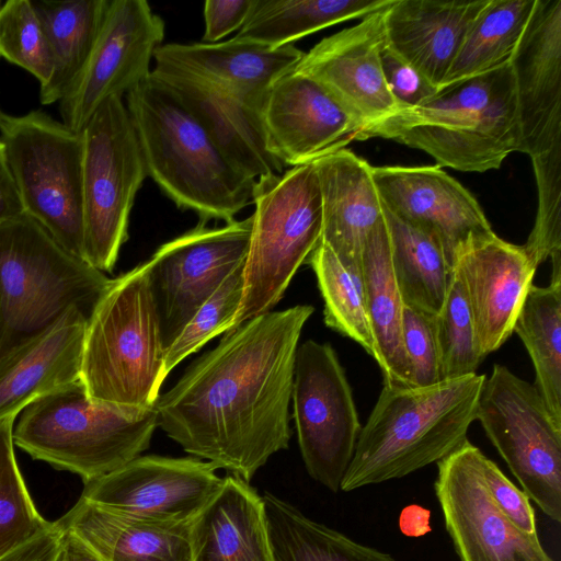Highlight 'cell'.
Segmentation results:
<instances>
[{"instance_id": "40", "label": "cell", "mask_w": 561, "mask_h": 561, "mask_svg": "<svg viewBox=\"0 0 561 561\" xmlns=\"http://www.w3.org/2000/svg\"><path fill=\"white\" fill-rule=\"evenodd\" d=\"M244 262L226 277L165 351V376L209 340L229 330L242 299Z\"/></svg>"}, {"instance_id": "32", "label": "cell", "mask_w": 561, "mask_h": 561, "mask_svg": "<svg viewBox=\"0 0 561 561\" xmlns=\"http://www.w3.org/2000/svg\"><path fill=\"white\" fill-rule=\"evenodd\" d=\"M392 0H254L236 37L271 47L293 42L333 24L363 18Z\"/></svg>"}, {"instance_id": "34", "label": "cell", "mask_w": 561, "mask_h": 561, "mask_svg": "<svg viewBox=\"0 0 561 561\" xmlns=\"http://www.w3.org/2000/svg\"><path fill=\"white\" fill-rule=\"evenodd\" d=\"M513 332L525 345L535 368L534 386L552 417L561 423V279L531 285Z\"/></svg>"}, {"instance_id": "42", "label": "cell", "mask_w": 561, "mask_h": 561, "mask_svg": "<svg viewBox=\"0 0 561 561\" xmlns=\"http://www.w3.org/2000/svg\"><path fill=\"white\" fill-rule=\"evenodd\" d=\"M402 342L411 387H426L440 381L434 316L404 306Z\"/></svg>"}, {"instance_id": "14", "label": "cell", "mask_w": 561, "mask_h": 561, "mask_svg": "<svg viewBox=\"0 0 561 561\" xmlns=\"http://www.w3.org/2000/svg\"><path fill=\"white\" fill-rule=\"evenodd\" d=\"M163 38L164 21L146 0H108L91 54L59 101L61 122L80 133L106 100L140 84Z\"/></svg>"}, {"instance_id": "17", "label": "cell", "mask_w": 561, "mask_h": 561, "mask_svg": "<svg viewBox=\"0 0 561 561\" xmlns=\"http://www.w3.org/2000/svg\"><path fill=\"white\" fill-rule=\"evenodd\" d=\"M382 206L433 236L453 270L459 253L494 234L477 199L439 167H371Z\"/></svg>"}, {"instance_id": "46", "label": "cell", "mask_w": 561, "mask_h": 561, "mask_svg": "<svg viewBox=\"0 0 561 561\" xmlns=\"http://www.w3.org/2000/svg\"><path fill=\"white\" fill-rule=\"evenodd\" d=\"M61 539L62 530L54 522L48 530L8 553L0 561H58Z\"/></svg>"}, {"instance_id": "25", "label": "cell", "mask_w": 561, "mask_h": 561, "mask_svg": "<svg viewBox=\"0 0 561 561\" xmlns=\"http://www.w3.org/2000/svg\"><path fill=\"white\" fill-rule=\"evenodd\" d=\"M313 164L322 205L320 242L346 266L362 268L364 245L385 219L371 165L347 149Z\"/></svg>"}, {"instance_id": "41", "label": "cell", "mask_w": 561, "mask_h": 561, "mask_svg": "<svg viewBox=\"0 0 561 561\" xmlns=\"http://www.w3.org/2000/svg\"><path fill=\"white\" fill-rule=\"evenodd\" d=\"M538 193L533 230L523 247L538 266L561 255V144L531 159Z\"/></svg>"}, {"instance_id": "18", "label": "cell", "mask_w": 561, "mask_h": 561, "mask_svg": "<svg viewBox=\"0 0 561 561\" xmlns=\"http://www.w3.org/2000/svg\"><path fill=\"white\" fill-rule=\"evenodd\" d=\"M260 115L267 150L283 165L312 163L363 130L325 88L295 68L271 85Z\"/></svg>"}, {"instance_id": "1", "label": "cell", "mask_w": 561, "mask_h": 561, "mask_svg": "<svg viewBox=\"0 0 561 561\" xmlns=\"http://www.w3.org/2000/svg\"><path fill=\"white\" fill-rule=\"evenodd\" d=\"M313 311L296 305L225 333L159 394L157 427L190 455L249 482L288 448L296 352Z\"/></svg>"}, {"instance_id": "47", "label": "cell", "mask_w": 561, "mask_h": 561, "mask_svg": "<svg viewBox=\"0 0 561 561\" xmlns=\"http://www.w3.org/2000/svg\"><path fill=\"white\" fill-rule=\"evenodd\" d=\"M22 213L23 207L0 140V222Z\"/></svg>"}, {"instance_id": "15", "label": "cell", "mask_w": 561, "mask_h": 561, "mask_svg": "<svg viewBox=\"0 0 561 561\" xmlns=\"http://www.w3.org/2000/svg\"><path fill=\"white\" fill-rule=\"evenodd\" d=\"M482 451L466 439L437 462L434 491L459 561H554L538 536L516 528L484 485Z\"/></svg>"}, {"instance_id": "27", "label": "cell", "mask_w": 561, "mask_h": 561, "mask_svg": "<svg viewBox=\"0 0 561 561\" xmlns=\"http://www.w3.org/2000/svg\"><path fill=\"white\" fill-rule=\"evenodd\" d=\"M191 561H274L262 496L233 474L190 525Z\"/></svg>"}, {"instance_id": "7", "label": "cell", "mask_w": 561, "mask_h": 561, "mask_svg": "<svg viewBox=\"0 0 561 561\" xmlns=\"http://www.w3.org/2000/svg\"><path fill=\"white\" fill-rule=\"evenodd\" d=\"M154 409L141 419L92 400L80 379L26 405L13 443L32 458L80 476L85 483L140 456L149 445Z\"/></svg>"}, {"instance_id": "33", "label": "cell", "mask_w": 561, "mask_h": 561, "mask_svg": "<svg viewBox=\"0 0 561 561\" xmlns=\"http://www.w3.org/2000/svg\"><path fill=\"white\" fill-rule=\"evenodd\" d=\"M262 499L274 561H398L312 520L271 493Z\"/></svg>"}, {"instance_id": "50", "label": "cell", "mask_w": 561, "mask_h": 561, "mask_svg": "<svg viewBox=\"0 0 561 561\" xmlns=\"http://www.w3.org/2000/svg\"><path fill=\"white\" fill-rule=\"evenodd\" d=\"M1 5H2V2L0 1V8H1Z\"/></svg>"}, {"instance_id": "6", "label": "cell", "mask_w": 561, "mask_h": 561, "mask_svg": "<svg viewBox=\"0 0 561 561\" xmlns=\"http://www.w3.org/2000/svg\"><path fill=\"white\" fill-rule=\"evenodd\" d=\"M111 278L25 213L0 222V357L78 308L89 320Z\"/></svg>"}, {"instance_id": "30", "label": "cell", "mask_w": 561, "mask_h": 561, "mask_svg": "<svg viewBox=\"0 0 561 561\" xmlns=\"http://www.w3.org/2000/svg\"><path fill=\"white\" fill-rule=\"evenodd\" d=\"M49 46L53 70L41 85L43 105L59 102L82 71L94 46L108 0H32Z\"/></svg>"}, {"instance_id": "23", "label": "cell", "mask_w": 561, "mask_h": 561, "mask_svg": "<svg viewBox=\"0 0 561 561\" xmlns=\"http://www.w3.org/2000/svg\"><path fill=\"white\" fill-rule=\"evenodd\" d=\"M88 318L66 311L50 327L0 357V420L80 379Z\"/></svg>"}, {"instance_id": "24", "label": "cell", "mask_w": 561, "mask_h": 561, "mask_svg": "<svg viewBox=\"0 0 561 561\" xmlns=\"http://www.w3.org/2000/svg\"><path fill=\"white\" fill-rule=\"evenodd\" d=\"M151 72L180 98L238 171L253 180L283 173L284 165L267 150L260 111L182 70L156 65Z\"/></svg>"}, {"instance_id": "21", "label": "cell", "mask_w": 561, "mask_h": 561, "mask_svg": "<svg viewBox=\"0 0 561 561\" xmlns=\"http://www.w3.org/2000/svg\"><path fill=\"white\" fill-rule=\"evenodd\" d=\"M454 267L463 284L484 358L513 334L537 267L522 245L507 242L495 233L463 249Z\"/></svg>"}, {"instance_id": "13", "label": "cell", "mask_w": 561, "mask_h": 561, "mask_svg": "<svg viewBox=\"0 0 561 561\" xmlns=\"http://www.w3.org/2000/svg\"><path fill=\"white\" fill-rule=\"evenodd\" d=\"M252 216L209 228L201 222L163 243L147 261L167 351L201 306L248 255Z\"/></svg>"}, {"instance_id": "38", "label": "cell", "mask_w": 561, "mask_h": 561, "mask_svg": "<svg viewBox=\"0 0 561 561\" xmlns=\"http://www.w3.org/2000/svg\"><path fill=\"white\" fill-rule=\"evenodd\" d=\"M440 380L476 374L484 359L461 278L455 267L439 311L434 316Z\"/></svg>"}, {"instance_id": "28", "label": "cell", "mask_w": 561, "mask_h": 561, "mask_svg": "<svg viewBox=\"0 0 561 561\" xmlns=\"http://www.w3.org/2000/svg\"><path fill=\"white\" fill-rule=\"evenodd\" d=\"M56 524L77 535L102 561H191V523L140 520L80 496Z\"/></svg>"}, {"instance_id": "44", "label": "cell", "mask_w": 561, "mask_h": 561, "mask_svg": "<svg viewBox=\"0 0 561 561\" xmlns=\"http://www.w3.org/2000/svg\"><path fill=\"white\" fill-rule=\"evenodd\" d=\"M380 59L387 87L400 111L420 106L439 91L387 45L381 50Z\"/></svg>"}, {"instance_id": "20", "label": "cell", "mask_w": 561, "mask_h": 561, "mask_svg": "<svg viewBox=\"0 0 561 561\" xmlns=\"http://www.w3.org/2000/svg\"><path fill=\"white\" fill-rule=\"evenodd\" d=\"M530 159L561 144V0H536L508 59Z\"/></svg>"}, {"instance_id": "2", "label": "cell", "mask_w": 561, "mask_h": 561, "mask_svg": "<svg viewBox=\"0 0 561 561\" xmlns=\"http://www.w3.org/2000/svg\"><path fill=\"white\" fill-rule=\"evenodd\" d=\"M148 176L201 220H234L253 203L255 180L222 154L180 98L152 72L125 95Z\"/></svg>"}, {"instance_id": "37", "label": "cell", "mask_w": 561, "mask_h": 561, "mask_svg": "<svg viewBox=\"0 0 561 561\" xmlns=\"http://www.w3.org/2000/svg\"><path fill=\"white\" fill-rule=\"evenodd\" d=\"M14 420H0V559L54 525L37 512L18 467Z\"/></svg>"}, {"instance_id": "36", "label": "cell", "mask_w": 561, "mask_h": 561, "mask_svg": "<svg viewBox=\"0 0 561 561\" xmlns=\"http://www.w3.org/2000/svg\"><path fill=\"white\" fill-rule=\"evenodd\" d=\"M306 263L313 270L324 308L328 328L355 341L368 355H376L374 337L366 310L362 268L343 264L322 242Z\"/></svg>"}, {"instance_id": "26", "label": "cell", "mask_w": 561, "mask_h": 561, "mask_svg": "<svg viewBox=\"0 0 561 561\" xmlns=\"http://www.w3.org/2000/svg\"><path fill=\"white\" fill-rule=\"evenodd\" d=\"M488 0H393L387 46L440 90L468 30Z\"/></svg>"}, {"instance_id": "29", "label": "cell", "mask_w": 561, "mask_h": 561, "mask_svg": "<svg viewBox=\"0 0 561 561\" xmlns=\"http://www.w3.org/2000/svg\"><path fill=\"white\" fill-rule=\"evenodd\" d=\"M362 275L375 360L380 367L383 383L411 387L402 342L404 304L392 272L385 219L371 231L364 245Z\"/></svg>"}, {"instance_id": "43", "label": "cell", "mask_w": 561, "mask_h": 561, "mask_svg": "<svg viewBox=\"0 0 561 561\" xmlns=\"http://www.w3.org/2000/svg\"><path fill=\"white\" fill-rule=\"evenodd\" d=\"M479 466L489 495L499 511L520 531L538 536L536 514L529 497L483 453Z\"/></svg>"}, {"instance_id": "19", "label": "cell", "mask_w": 561, "mask_h": 561, "mask_svg": "<svg viewBox=\"0 0 561 561\" xmlns=\"http://www.w3.org/2000/svg\"><path fill=\"white\" fill-rule=\"evenodd\" d=\"M389 5L323 38L304 53L295 67L325 88L363 125V130L400 111L387 87L380 59L387 45L385 13Z\"/></svg>"}, {"instance_id": "35", "label": "cell", "mask_w": 561, "mask_h": 561, "mask_svg": "<svg viewBox=\"0 0 561 561\" xmlns=\"http://www.w3.org/2000/svg\"><path fill=\"white\" fill-rule=\"evenodd\" d=\"M535 1L488 0L468 30L442 88L507 62Z\"/></svg>"}, {"instance_id": "9", "label": "cell", "mask_w": 561, "mask_h": 561, "mask_svg": "<svg viewBox=\"0 0 561 561\" xmlns=\"http://www.w3.org/2000/svg\"><path fill=\"white\" fill-rule=\"evenodd\" d=\"M0 140L23 213L84 260L81 134L34 110L4 113Z\"/></svg>"}, {"instance_id": "48", "label": "cell", "mask_w": 561, "mask_h": 561, "mask_svg": "<svg viewBox=\"0 0 561 561\" xmlns=\"http://www.w3.org/2000/svg\"><path fill=\"white\" fill-rule=\"evenodd\" d=\"M62 530L61 548L58 561H102V559L77 535Z\"/></svg>"}, {"instance_id": "4", "label": "cell", "mask_w": 561, "mask_h": 561, "mask_svg": "<svg viewBox=\"0 0 561 561\" xmlns=\"http://www.w3.org/2000/svg\"><path fill=\"white\" fill-rule=\"evenodd\" d=\"M392 139L420 149L437 167L463 172L499 169L520 149V125L508 61L442 88L420 106L365 128L358 140Z\"/></svg>"}, {"instance_id": "10", "label": "cell", "mask_w": 561, "mask_h": 561, "mask_svg": "<svg viewBox=\"0 0 561 561\" xmlns=\"http://www.w3.org/2000/svg\"><path fill=\"white\" fill-rule=\"evenodd\" d=\"M80 134L84 261L103 273L112 272L148 173L123 98L106 100Z\"/></svg>"}, {"instance_id": "5", "label": "cell", "mask_w": 561, "mask_h": 561, "mask_svg": "<svg viewBox=\"0 0 561 561\" xmlns=\"http://www.w3.org/2000/svg\"><path fill=\"white\" fill-rule=\"evenodd\" d=\"M165 350L148 263L111 279L90 316L80 380L89 397L129 419L154 409L165 379Z\"/></svg>"}, {"instance_id": "8", "label": "cell", "mask_w": 561, "mask_h": 561, "mask_svg": "<svg viewBox=\"0 0 561 561\" xmlns=\"http://www.w3.org/2000/svg\"><path fill=\"white\" fill-rule=\"evenodd\" d=\"M243 293L231 332L272 311L321 239L322 205L313 162L255 180Z\"/></svg>"}, {"instance_id": "49", "label": "cell", "mask_w": 561, "mask_h": 561, "mask_svg": "<svg viewBox=\"0 0 561 561\" xmlns=\"http://www.w3.org/2000/svg\"><path fill=\"white\" fill-rule=\"evenodd\" d=\"M3 114H4V113L2 112L1 106H0V121H1V118H2V116H3Z\"/></svg>"}, {"instance_id": "31", "label": "cell", "mask_w": 561, "mask_h": 561, "mask_svg": "<svg viewBox=\"0 0 561 561\" xmlns=\"http://www.w3.org/2000/svg\"><path fill=\"white\" fill-rule=\"evenodd\" d=\"M394 279L407 307L435 316L443 306L451 268L438 241L383 207Z\"/></svg>"}, {"instance_id": "45", "label": "cell", "mask_w": 561, "mask_h": 561, "mask_svg": "<svg viewBox=\"0 0 561 561\" xmlns=\"http://www.w3.org/2000/svg\"><path fill=\"white\" fill-rule=\"evenodd\" d=\"M254 0H207L204 3V43H217L244 24Z\"/></svg>"}, {"instance_id": "16", "label": "cell", "mask_w": 561, "mask_h": 561, "mask_svg": "<svg viewBox=\"0 0 561 561\" xmlns=\"http://www.w3.org/2000/svg\"><path fill=\"white\" fill-rule=\"evenodd\" d=\"M196 457L138 456L84 484L81 497L105 510L161 524L191 523L221 484Z\"/></svg>"}, {"instance_id": "39", "label": "cell", "mask_w": 561, "mask_h": 561, "mask_svg": "<svg viewBox=\"0 0 561 561\" xmlns=\"http://www.w3.org/2000/svg\"><path fill=\"white\" fill-rule=\"evenodd\" d=\"M0 57L28 71L41 85L50 78L51 55L32 0H9L2 3Z\"/></svg>"}, {"instance_id": "22", "label": "cell", "mask_w": 561, "mask_h": 561, "mask_svg": "<svg viewBox=\"0 0 561 561\" xmlns=\"http://www.w3.org/2000/svg\"><path fill=\"white\" fill-rule=\"evenodd\" d=\"M304 51L296 46L271 47L238 37L217 43H170L153 55L169 66L216 84L260 111L271 85L296 67Z\"/></svg>"}, {"instance_id": "11", "label": "cell", "mask_w": 561, "mask_h": 561, "mask_svg": "<svg viewBox=\"0 0 561 561\" xmlns=\"http://www.w3.org/2000/svg\"><path fill=\"white\" fill-rule=\"evenodd\" d=\"M488 438L524 493L552 520H561V423L536 387L495 364L476 411Z\"/></svg>"}, {"instance_id": "12", "label": "cell", "mask_w": 561, "mask_h": 561, "mask_svg": "<svg viewBox=\"0 0 561 561\" xmlns=\"http://www.w3.org/2000/svg\"><path fill=\"white\" fill-rule=\"evenodd\" d=\"M291 401L305 467L313 480L335 493L362 425L345 370L330 343L307 340L298 346Z\"/></svg>"}, {"instance_id": "3", "label": "cell", "mask_w": 561, "mask_h": 561, "mask_svg": "<svg viewBox=\"0 0 561 561\" xmlns=\"http://www.w3.org/2000/svg\"><path fill=\"white\" fill-rule=\"evenodd\" d=\"M484 380L473 374L426 387L383 383L340 490L400 479L451 454L468 439Z\"/></svg>"}]
</instances>
